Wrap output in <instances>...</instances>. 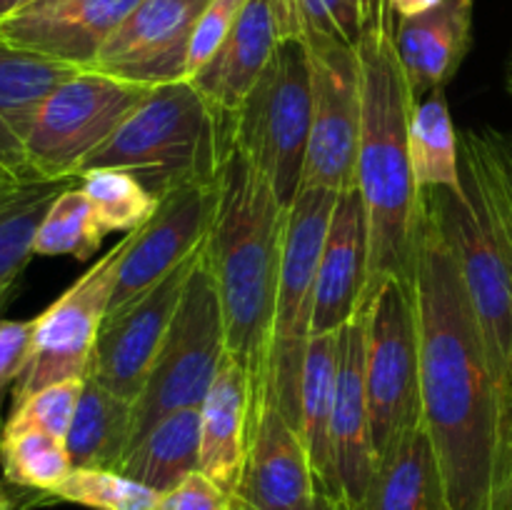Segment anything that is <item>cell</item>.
Segmentation results:
<instances>
[{
  "instance_id": "cell-43",
  "label": "cell",
  "mask_w": 512,
  "mask_h": 510,
  "mask_svg": "<svg viewBox=\"0 0 512 510\" xmlns=\"http://www.w3.org/2000/svg\"><path fill=\"white\" fill-rule=\"evenodd\" d=\"M70 3H75V0H35V3L30 5V8H25L23 13H40V10H55V8H63V5H70Z\"/></svg>"
},
{
  "instance_id": "cell-37",
  "label": "cell",
  "mask_w": 512,
  "mask_h": 510,
  "mask_svg": "<svg viewBox=\"0 0 512 510\" xmlns=\"http://www.w3.org/2000/svg\"><path fill=\"white\" fill-rule=\"evenodd\" d=\"M305 18V33L330 35L358 45L368 23L365 0H298Z\"/></svg>"
},
{
  "instance_id": "cell-25",
  "label": "cell",
  "mask_w": 512,
  "mask_h": 510,
  "mask_svg": "<svg viewBox=\"0 0 512 510\" xmlns=\"http://www.w3.org/2000/svg\"><path fill=\"white\" fill-rule=\"evenodd\" d=\"M463 180L512 273V133L495 128L460 135Z\"/></svg>"
},
{
  "instance_id": "cell-10",
  "label": "cell",
  "mask_w": 512,
  "mask_h": 510,
  "mask_svg": "<svg viewBox=\"0 0 512 510\" xmlns=\"http://www.w3.org/2000/svg\"><path fill=\"white\" fill-rule=\"evenodd\" d=\"M123 250L125 238L33 318L28 360L10 390L13 408L48 385L85 378L100 325L108 315Z\"/></svg>"
},
{
  "instance_id": "cell-13",
  "label": "cell",
  "mask_w": 512,
  "mask_h": 510,
  "mask_svg": "<svg viewBox=\"0 0 512 510\" xmlns=\"http://www.w3.org/2000/svg\"><path fill=\"white\" fill-rule=\"evenodd\" d=\"M220 180L190 183L160 198L148 223L125 235L108 315L138 300L178 265L193 258L208 240L218 210Z\"/></svg>"
},
{
  "instance_id": "cell-11",
  "label": "cell",
  "mask_w": 512,
  "mask_h": 510,
  "mask_svg": "<svg viewBox=\"0 0 512 510\" xmlns=\"http://www.w3.org/2000/svg\"><path fill=\"white\" fill-rule=\"evenodd\" d=\"M313 78V125L303 188H355L363 88L358 48L330 35L305 33Z\"/></svg>"
},
{
  "instance_id": "cell-4",
  "label": "cell",
  "mask_w": 512,
  "mask_h": 510,
  "mask_svg": "<svg viewBox=\"0 0 512 510\" xmlns=\"http://www.w3.org/2000/svg\"><path fill=\"white\" fill-rule=\"evenodd\" d=\"M230 148L233 118L190 80H175L150 88L83 170H125L160 200L183 185L220 180Z\"/></svg>"
},
{
  "instance_id": "cell-1",
  "label": "cell",
  "mask_w": 512,
  "mask_h": 510,
  "mask_svg": "<svg viewBox=\"0 0 512 510\" xmlns=\"http://www.w3.org/2000/svg\"><path fill=\"white\" fill-rule=\"evenodd\" d=\"M415 268L423 423L453 510H493L503 388L453 248L425 198Z\"/></svg>"
},
{
  "instance_id": "cell-32",
  "label": "cell",
  "mask_w": 512,
  "mask_h": 510,
  "mask_svg": "<svg viewBox=\"0 0 512 510\" xmlns=\"http://www.w3.org/2000/svg\"><path fill=\"white\" fill-rule=\"evenodd\" d=\"M105 235L108 233L100 225L88 195L78 188V183H73L53 200L45 213L33 250L35 255L45 258L70 255L75 260H88L98 253Z\"/></svg>"
},
{
  "instance_id": "cell-19",
  "label": "cell",
  "mask_w": 512,
  "mask_h": 510,
  "mask_svg": "<svg viewBox=\"0 0 512 510\" xmlns=\"http://www.w3.org/2000/svg\"><path fill=\"white\" fill-rule=\"evenodd\" d=\"M368 288V223L358 188L338 195L315 283L313 335L338 333L363 308Z\"/></svg>"
},
{
  "instance_id": "cell-9",
  "label": "cell",
  "mask_w": 512,
  "mask_h": 510,
  "mask_svg": "<svg viewBox=\"0 0 512 510\" xmlns=\"http://www.w3.org/2000/svg\"><path fill=\"white\" fill-rule=\"evenodd\" d=\"M360 310H365V390L378 463L423 423L415 288L385 280Z\"/></svg>"
},
{
  "instance_id": "cell-17",
  "label": "cell",
  "mask_w": 512,
  "mask_h": 510,
  "mask_svg": "<svg viewBox=\"0 0 512 510\" xmlns=\"http://www.w3.org/2000/svg\"><path fill=\"white\" fill-rule=\"evenodd\" d=\"M285 38H305L298 0H248L225 43L190 83L233 118Z\"/></svg>"
},
{
  "instance_id": "cell-34",
  "label": "cell",
  "mask_w": 512,
  "mask_h": 510,
  "mask_svg": "<svg viewBox=\"0 0 512 510\" xmlns=\"http://www.w3.org/2000/svg\"><path fill=\"white\" fill-rule=\"evenodd\" d=\"M48 495L90 510H155L163 493L118 470L73 468L68 478Z\"/></svg>"
},
{
  "instance_id": "cell-48",
  "label": "cell",
  "mask_w": 512,
  "mask_h": 510,
  "mask_svg": "<svg viewBox=\"0 0 512 510\" xmlns=\"http://www.w3.org/2000/svg\"><path fill=\"white\" fill-rule=\"evenodd\" d=\"M508 88H510V93H512V60H510V68H508Z\"/></svg>"
},
{
  "instance_id": "cell-49",
  "label": "cell",
  "mask_w": 512,
  "mask_h": 510,
  "mask_svg": "<svg viewBox=\"0 0 512 510\" xmlns=\"http://www.w3.org/2000/svg\"><path fill=\"white\" fill-rule=\"evenodd\" d=\"M0 490H3V485H0Z\"/></svg>"
},
{
  "instance_id": "cell-33",
  "label": "cell",
  "mask_w": 512,
  "mask_h": 510,
  "mask_svg": "<svg viewBox=\"0 0 512 510\" xmlns=\"http://www.w3.org/2000/svg\"><path fill=\"white\" fill-rule=\"evenodd\" d=\"M78 188L88 195L105 233H133L148 223L160 200L130 173L118 168H88L78 175Z\"/></svg>"
},
{
  "instance_id": "cell-6",
  "label": "cell",
  "mask_w": 512,
  "mask_h": 510,
  "mask_svg": "<svg viewBox=\"0 0 512 510\" xmlns=\"http://www.w3.org/2000/svg\"><path fill=\"white\" fill-rule=\"evenodd\" d=\"M225 355H228V340H225L223 308L203 245L168 335L160 345L158 358L133 403L130 448L163 415L173 410L200 408Z\"/></svg>"
},
{
  "instance_id": "cell-7",
  "label": "cell",
  "mask_w": 512,
  "mask_h": 510,
  "mask_svg": "<svg viewBox=\"0 0 512 510\" xmlns=\"http://www.w3.org/2000/svg\"><path fill=\"white\" fill-rule=\"evenodd\" d=\"M335 200H338V193L333 190L305 185L288 208L283 268H280L278 300H275L270 370L268 383L260 390H268L273 395L285 418L298 430L305 350L313 338L315 283H318L320 253H323Z\"/></svg>"
},
{
  "instance_id": "cell-22",
  "label": "cell",
  "mask_w": 512,
  "mask_h": 510,
  "mask_svg": "<svg viewBox=\"0 0 512 510\" xmlns=\"http://www.w3.org/2000/svg\"><path fill=\"white\" fill-rule=\"evenodd\" d=\"M475 0H443L433 10L395 18V48L415 98L443 90L473 45Z\"/></svg>"
},
{
  "instance_id": "cell-40",
  "label": "cell",
  "mask_w": 512,
  "mask_h": 510,
  "mask_svg": "<svg viewBox=\"0 0 512 510\" xmlns=\"http://www.w3.org/2000/svg\"><path fill=\"white\" fill-rule=\"evenodd\" d=\"M493 510H512V390L505 400L503 425H500L498 473H495Z\"/></svg>"
},
{
  "instance_id": "cell-45",
  "label": "cell",
  "mask_w": 512,
  "mask_h": 510,
  "mask_svg": "<svg viewBox=\"0 0 512 510\" xmlns=\"http://www.w3.org/2000/svg\"><path fill=\"white\" fill-rule=\"evenodd\" d=\"M383 8H388L383 0H365V10H368V18H373V15L380 13Z\"/></svg>"
},
{
  "instance_id": "cell-41",
  "label": "cell",
  "mask_w": 512,
  "mask_h": 510,
  "mask_svg": "<svg viewBox=\"0 0 512 510\" xmlns=\"http://www.w3.org/2000/svg\"><path fill=\"white\" fill-rule=\"evenodd\" d=\"M383 3L388 5L395 18H413V15L425 13V10H433L443 0H383Z\"/></svg>"
},
{
  "instance_id": "cell-2",
  "label": "cell",
  "mask_w": 512,
  "mask_h": 510,
  "mask_svg": "<svg viewBox=\"0 0 512 510\" xmlns=\"http://www.w3.org/2000/svg\"><path fill=\"white\" fill-rule=\"evenodd\" d=\"M355 48L363 88L355 188L368 223L365 305L385 280L415 288L425 200L410 160V113L418 98L395 48V15L383 8L368 18Z\"/></svg>"
},
{
  "instance_id": "cell-46",
  "label": "cell",
  "mask_w": 512,
  "mask_h": 510,
  "mask_svg": "<svg viewBox=\"0 0 512 510\" xmlns=\"http://www.w3.org/2000/svg\"><path fill=\"white\" fill-rule=\"evenodd\" d=\"M18 183V178H13V175H8L5 170H0V195L5 193V190L10 188V185Z\"/></svg>"
},
{
  "instance_id": "cell-30",
  "label": "cell",
  "mask_w": 512,
  "mask_h": 510,
  "mask_svg": "<svg viewBox=\"0 0 512 510\" xmlns=\"http://www.w3.org/2000/svg\"><path fill=\"white\" fill-rule=\"evenodd\" d=\"M410 160L420 190H465L460 138L443 90L415 100L410 113Z\"/></svg>"
},
{
  "instance_id": "cell-24",
  "label": "cell",
  "mask_w": 512,
  "mask_h": 510,
  "mask_svg": "<svg viewBox=\"0 0 512 510\" xmlns=\"http://www.w3.org/2000/svg\"><path fill=\"white\" fill-rule=\"evenodd\" d=\"M358 510H453L425 423L378 460L373 483Z\"/></svg>"
},
{
  "instance_id": "cell-5",
  "label": "cell",
  "mask_w": 512,
  "mask_h": 510,
  "mask_svg": "<svg viewBox=\"0 0 512 510\" xmlns=\"http://www.w3.org/2000/svg\"><path fill=\"white\" fill-rule=\"evenodd\" d=\"M313 125V78L305 38H285L233 115V143L268 178L285 208L303 188Z\"/></svg>"
},
{
  "instance_id": "cell-44",
  "label": "cell",
  "mask_w": 512,
  "mask_h": 510,
  "mask_svg": "<svg viewBox=\"0 0 512 510\" xmlns=\"http://www.w3.org/2000/svg\"><path fill=\"white\" fill-rule=\"evenodd\" d=\"M308 510H345V508L338 503V500L328 498L325 493H318V498L313 500V505H310Z\"/></svg>"
},
{
  "instance_id": "cell-18",
  "label": "cell",
  "mask_w": 512,
  "mask_h": 510,
  "mask_svg": "<svg viewBox=\"0 0 512 510\" xmlns=\"http://www.w3.org/2000/svg\"><path fill=\"white\" fill-rule=\"evenodd\" d=\"M330 443L338 503L345 510H358L368 495L378 465L365 390V310H358V315L338 333V388Z\"/></svg>"
},
{
  "instance_id": "cell-29",
  "label": "cell",
  "mask_w": 512,
  "mask_h": 510,
  "mask_svg": "<svg viewBox=\"0 0 512 510\" xmlns=\"http://www.w3.org/2000/svg\"><path fill=\"white\" fill-rule=\"evenodd\" d=\"M68 185L73 183L28 178L18 180L0 195V313L8 305L25 265L35 255V235L45 213Z\"/></svg>"
},
{
  "instance_id": "cell-27",
  "label": "cell",
  "mask_w": 512,
  "mask_h": 510,
  "mask_svg": "<svg viewBox=\"0 0 512 510\" xmlns=\"http://www.w3.org/2000/svg\"><path fill=\"white\" fill-rule=\"evenodd\" d=\"M133 440V400L85 378L73 423H70L65 445H68L73 468H105L118 470Z\"/></svg>"
},
{
  "instance_id": "cell-12",
  "label": "cell",
  "mask_w": 512,
  "mask_h": 510,
  "mask_svg": "<svg viewBox=\"0 0 512 510\" xmlns=\"http://www.w3.org/2000/svg\"><path fill=\"white\" fill-rule=\"evenodd\" d=\"M465 183V180H463ZM453 248L473 308L483 325L490 358L503 388V408L512 390V273L488 223L468 190H423Z\"/></svg>"
},
{
  "instance_id": "cell-28",
  "label": "cell",
  "mask_w": 512,
  "mask_h": 510,
  "mask_svg": "<svg viewBox=\"0 0 512 510\" xmlns=\"http://www.w3.org/2000/svg\"><path fill=\"white\" fill-rule=\"evenodd\" d=\"M200 470V408L163 415L125 455L118 473L168 493Z\"/></svg>"
},
{
  "instance_id": "cell-35",
  "label": "cell",
  "mask_w": 512,
  "mask_h": 510,
  "mask_svg": "<svg viewBox=\"0 0 512 510\" xmlns=\"http://www.w3.org/2000/svg\"><path fill=\"white\" fill-rule=\"evenodd\" d=\"M83 385L85 378H70L38 390L28 400L10 408L3 433L40 430V433H50L55 438L65 440L70 423H73L75 408H78L80 393H83Z\"/></svg>"
},
{
  "instance_id": "cell-50",
  "label": "cell",
  "mask_w": 512,
  "mask_h": 510,
  "mask_svg": "<svg viewBox=\"0 0 512 510\" xmlns=\"http://www.w3.org/2000/svg\"><path fill=\"white\" fill-rule=\"evenodd\" d=\"M0 435H3V430H0Z\"/></svg>"
},
{
  "instance_id": "cell-39",
  "label": "cell",
  "mask_w": 512,
  "mask_h": 510,
  "mask_svg": "<svg viewBox=\"0 0 512 510\" xmlns=\"http://www.w3.org/2000/svg\"><path fill=\"white\" fill-rule=\"evenodd\" d=\"M30 338H33V320H5L0 318V393L13 388L15 378L28 360Z\"/></svg>"
},
{
  "instance_id": "cell-47",
  "label": "cell",
  "mask_w": 512,
  "mask_h": 510,
  "mask_svg": "<svg viewBox=\"0 0 512 510\" xmlns=\"http://www.w3.org/2000/svg\"><path fill=\"white\" fill-rule=\"evenodd\" d=\"M0 510H13V505H10L8 495H5L3 490H0Z\"/></svg>"
},
{
  "instance_id": "cell-15",
  "label": "cell",
  "mask_w": 512,
  "mask_h": 510,
  "mask_svg": "<svg viewBox=\"0 0 512 510\" xmlns=\"http://www.w3.org/2000/svg\"><path fill=\"white\" fill-rule=\"evenodd\" d=\"M313 463L300 430L268 390L253 395L248 450L235 485V510H308L318 498Z\"/></svg>"
},
{
  "instance_id": "cell-3",
  "label": "cell",
  "mask_w": 512,
  "mask_h": 510,
  "mask_svg": "<svg viewBox=\"0 0 512 510\" xmlns=\"http://www.w3.org/2000/svg\"><path fill=\"white\" fill-rule=\"evenodd\" d=\"M285 228L288 208L233 143L205 255L223 308L228 355L248 370L253 393L268 383Z\"/></svg>"
},
{
  "instance_id": "cell-23",
  "label": "cell",
  "mask_w": 512,
  "mask_h": 510,
  "mask_svg": "<svg viewBox=\"0 0 512 510\" xmlns=\"http://www.w3.org/2000/svg\"><path fill=\"white\" fill-rule=\"evenodd\" d=\"M250 418L253 380L233 355H225L200 405V470L230 495L243 473Z\"/></svg>"
},
{
  "instance_id": "cell-42",
  "label": "cell",
  "mask_w": 512,
  "mask_h": 510,
  "mask_svg": "<svg viewBox=\"0 0 512 510\" xmlns=\"http://www.w3.org/2000/svg\"><path fill=\"white\" fill-rule=\"evenodd\" d=\"M35 0H0V23L10 20L13 15L23 13L25 8H30Z\"/></svg>"
},
{
  "instance_id": "cell-16",
  "label": "cell",
  "mask_w": 512,
  "mask_h": 510,
  "mask_svg": "<svg viewBox=\"0 0 512 510\" xmlns=\"http://www.w3.org/2000/svg\"><path fill=\"white\" fill-rule=\"evenodd\" d=\"M208 3L143 0L110 35L90 68L148 88L185 80L190 40Z\"/></svg>"
},
{
  "instance_id": "cell-31",
  "label": "cell",
  "mask_w": 512,
  "mask_h": 510,
  "mask_svg": "<svg viewBox=\"0 0 512 510\" xmlns=\"http://www.w3.org/2000/svg\"><path fill=\"white\" fill-rule=\"evenodd\" d=\"M0 468L8 483L48 495L68 478L73 460L63 438L40 430H18L0 435Z\"/></svg>"
},
{
  "instance_id": "cell-8",
  "label": "cell",
  "mask_w": 512,
  "mask_h": 510,
  "mask_svg": "<svg viewBox=\"0 0 512 510\" xmlns=\"http://www.w3.org/2000/svg\"><path fill=\"white\" fill-rule=\"evenodd\" d=\"M150 93L93 68H80L38 110L25 143V173L50 183H75L85 163L113 138Z\"/></svg>"
},
{
  "instance_id": "cell-14",
  "label": "cell",
  "mask_w": 512,
  "mask_h": 510,
  "mask_svg": "<svg viewBox=\"0 0 512 510\" xmlns=\"http://www.w3.org/2000/svg\"><path fill=\"white\" fill-rule=\"evenodd\" d=\"M200 250L138 300L118 313L105 315L85 378L98 380L120 398L135 403L168 335Z\"/></svg>"
},
{
  "instance_id": "cell-20",
  "label": "cell",
  "mask_w": 512,
  "mask_h": 510,
  "mask_svg": "<svg viewBox=\"0 0 512 510\" xmlns=\"http://www.w3.org/2000/svg\"><path fill=\"white\" fill-rule=\"evenodd\" d=\"M140 3L143 0H75L55 10L20 13L0 23V38L90 68L100 48Z\"/></svg>"
},
{
  "instance_id": "cell-26",
  "label": "cell",
  "mask_w": 512,
  "mask_h": 510,
  "mask_svg": "<svg viewBox=\"0 0 512 510\" xmlns=\"http://www.w3.org/2000/svg\"><path fill=\"white\" fill-rule=\"evenodd\" d=\"M338 333H320L310 338L300 385V435L313 463L318 490L333 500H338V483L330 428L338 388Z\"/></svg>"
},
{
  "instance_id": "cell-38",
  "label": "cell",
  "mask_w": 512,
  "mask_h": 510,
  "mask_svg": "<svg viewBox=\"0 0 512 510\" xmlns=\"http://www.w3.org/2000/svg\"><path fill=\"white\" fill-rule=\"evenodd\" d=\"M155 510H235V503L228 490L220 488L203 470H195L183 483L160 495Z\"/></svg>"
},
{
  "instance_id": "cell-36",
  "label": "cell",
  "mask_w": 512,
  "mask_h": 510,
  "mask_svg": "<svg viewBox=\"0 0 512 510\" xmlns=\"http://www.w3.org/2000/svg\"><path fill=\"white\" fill-rule=\"evenodd\" d=\"M245 5H248V0H210L208 8L203 10V15L198 18V25L193 30L185 80L195 78L213 60V55L218 53L220 45L225 43L230 30L238 23Z\"/></svg>"
},
{
  "instance_id": "cell-21",
  "label": "cell",
  "mask_w": 512,
  "mask_h": 510,
  "mask_svg": "<svg viewBox=\"0 0 512 510\" xmlns=\"http://www.w3.org/2000/svg\"><path fill=\"white\" fill-rule=\"evenodd\" d=\"M80 65L35 53L0 38V170L18 180L25 173V143L38 110Z\"/></svg>"
}]
</instances>
